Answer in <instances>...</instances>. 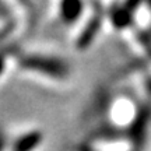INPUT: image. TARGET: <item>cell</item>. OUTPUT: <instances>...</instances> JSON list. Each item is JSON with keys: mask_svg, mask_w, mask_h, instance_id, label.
Returning <instances> with one entry per match:
<instances>
[{"mask_svg": "<svg viewBox=\"0 0 151 151\" xmlns=\"http://www.w3.org/2000/svg\"><path fill=\"white\" fill-rule=\"evenodd\" d=\"M81 11L80 0H63V17L66 20H76Z\"/></svg>", "mask_w": 151, "mask_h": 151, "instance_id": "cell-1", "label": "cell"}]
</instances>
